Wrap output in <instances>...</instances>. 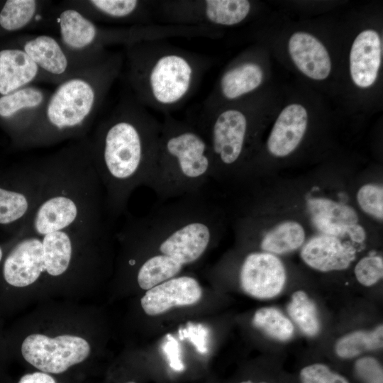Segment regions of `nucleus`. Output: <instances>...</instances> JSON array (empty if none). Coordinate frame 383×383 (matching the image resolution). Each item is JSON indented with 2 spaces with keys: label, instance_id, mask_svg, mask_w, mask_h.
<instances>
[{
  "label": "nucleus",
  "instance_id": "a211bd4d",
  "mask_svg": "<svg viewBox=\"0 0 383 383\" xmlns=\"http://www.w3.org/2000/svg\"><path fill=\"white\" fill-rule=\"evenodd\" d=\"M382 45L379 34L373 30L362 31L355 39L350 54L352 79L367 88L375 82L381 64Z\"/></svg>",
  "mask_w": 383,
  "mask_h": 383
},
{
  "label": "nucleus",
  "instance_id": "dca6fc26",
  "mask_svg": "<svg viewBox=\"0 0 383 383\" xmlns=\"http://www.w3.org/2000/svg\"><path fill=\"white\" fill-rule=\"evenodd\" d=\"M308 114L298 104L286 106L277 117L267 142L269 152L276 157L292 153L301 143L306 131Z\"/></svg>",
  "mask_w": 383,
  "mask_h": 383
},
{
  "label": "nucleus",
  "instance_id": "bb28decb",
  "mask_svg": "<svg viewBox=\"0 0 383 383\" xmlns=\"http://www.w3.org/2000/svg\"><path fill=\"white\" fill-rule=\"evenodd\" d=\"M355 274L362 285L370 287L377 283L383 276V260L380 256L362 258L355 267Z\"/></svg>",
  "mask_w": 383,
  "mask_h": 383
},
{
  "label": "nucleus",
  "instance_id": "cd10ccee",
  "mask_svg": "<svg viewBox=\"0 0 383 383\" xmlns=\"http://www.w3.org/2000/svg\"><path fill=\"white\" fill-rule=\"evenodd\" d=\"M300 379L301 383H349L344 377L320 363L303 368L300 372Z\"/></svg>",
  "mask_w": 383,
  "mask_h": 383
},
{
  "label": "nucleus",
  "instance_id": "2f4dec72",
  "mask_svg": "<svg viewBox=\"0 0 383 383\" xmlns=\"http://www.w3.org/2000/svg\"><path fill=\"white\" fill-rule=\"evenodd\" d=\"M240 383H254L250 380H247V381H243V382H241ZM259 383H265V382H259Z\"/></svg>",
  "mask_w": 383,
  "mask_h": 383
},
{
  "label": "nucleus",
  "instance_id": "39448f33",
  "mask_svg": "<svg viewBox=\"0 0 383 383\" xmlns=\"http://www.w3.org/2000/svg\"><path fill=\"white\" fill-rule=\"evenodd\" d=\"M90 353L86 339L69 334L52 338L34 333L28 335L21 345L23 359L38 370L50 374L65 372L86 360Z\"/></svg>",
  "mask_w": 383,
  "mask_h": 383
},
{
  "label": "nucleus",
  "instance_id": "f8f14e48",
  "mask_svg": "<svg viewBox=\"0 0 383 383\" xmlns=\"http://www.w3.org/2000/svg\"><path fill=\"white\" fill-rule=\"evenodd\" d=\"M23 232V238L11 249L3 266L5 281L15 287L32 285L43 274L40 241L35 235L27 231Z\"/></svg>",
  "mask_w": 383,
  "mask_h": 383
},
{
  "label": "nucleus",
  "instance_id": "5701e85b",
  "mask_svg": "<svg viewBox=\"0 0 383 383\" xmlns=\"http://www.w3.org/2000/svg\"><path fill=\"white\" fill-rule=\"evenodd\" d=\"M383 343V327L371 331H357L342 337L335 344L336 354L343 358H352L361 353L379 349Z\"/></svg>",
  "mask_w": 383,
  "mask_h": 383
},
{
  "label": "nucleus",
  "instance_id": "423d86ee",
  "mask_svg": "<svg viewBox=\"0 0 383 383\" xmlns=\"http://www.w3.org/2000/svg\"><path fill=\"white\" fill-rule=\"evenodd\" d=\"M167 24L185 26H233L250 13L248 0L163 1L157 3Z\"/></svg>",
  "mask_w": 383,
  "mask_h": 383
},
{
  "label": "nucleus",
  "instance_id": "4468645a",
  "mask_svg": "<svg viewBox=\"0 0 383 383\" xmlns=\"http://www.w3.org/2000/svg\"><path fill=\"white\" fill-rule=\"evenodd\" d=\"M261 66L253 61L245 60L228 68L221 76L213 92L205 99L201 114L216 109L220 101H233L258 88L263 81Z\"/></svg>",
  "mask_w": 383,
  "mask_h": 383
},
{
  "label": "nucleus",
  "instance_id": "20e7f679",
  "mask_svg": "<svg viewBox=\"0 0 383 383\" xmlns=\"http://www.w3.org/2000/svg\"><path fill=\"white\" fill-rule=\"evenodd\" d=\"M213 175V157L199 130L192 122L165 114L146 184L158 202L202 193Z\"/></svg>",
  "mask_w": 383,
  "mask_h": 383
},
{
  "label": "nucleus",
  "instance_id": "6ab92c4d",
  "mask_svg": "<svg viewBox=\"0 0 383 383\" xmlns=\"http://www.w3.org/2000/svg\"><path fill=\"white\" fill-rule=\"evenodd\" d=\"M289 52L296 66L306 76L315 80L328 77L331 70L328 52L313 35L294 33L289 41Z\"/></svg>",
  "mask_w": 383,
  "mask_h": 383
},
{
  "label": "nucleus",
  "instance_id": "c85d7f7f",
  "mask_svg": "<svg viewBox=\"0 0 383 383\" xmlns=\"http://www.w3.org/2000/svg\"><path fill=\"white\" fill-rule=\"evenodd\" d=\"M355 370L365 383H382V368L372 357L359 359L355 363Z\"/></svg>",
  "mask_w": 383,
  "mask_h": 383
},
{
  "label": "nucleus",
  "instance_id": "9d476101",
  "mask_svg": "<svg viewBox=\"0 0 383 383\" xmlns=\"http://www.w3.org/2000/svg\"><path fill=\"white\" fill-rule=\"evenodd\" d=\"M307 207L313 224L322 234L364 241L365 231L357 223V214L351 206L326 198H312L307 201Z\"/></svg>",
  "mask_w": 383,
  "mask_h": 383
},
{
  "label": "nucleus",
  "instance_id": "c756f323",
  "mask_svg": "<svg viewBox=\"0 0 383 383\" xmlns=\"http://www.w3.org/2000/svg\"><path fill=\"white\" fill-rule=\"evenodd\" d=\"M18 383H56V381L50 374L38 370L24 374Z\"/></svg>",
  "mask_w": 383,
  "mask_h": 383
},
{
  "label": "nucleus",
  "instance_id": "412c9836",
  "mask_svg": "<svg viewBox=\"0 0 383 383\" xmlns=\"http://www.w3.org/2000/svg\"><path fill=\"white\" fill-rule=\"evenodd\" d=\"M50 1L7 0L0 7V30L15 32L37 26Z\"/></svg>",
  "mask_w": 383,
  "mask_h": 383
},
{
  "label": "nucleus",
  "instance_id": "f257e3e1",
  "mask_svg": "<svg viewBox=\"0 0 383 383\" xmlns=\"http://www.w3.org/2000/svg\"><path fill=\"white\" fill-rule=\"evenodd\" d=\"M161 122L130 93L96 126L89 139L109 221L126 213L128 200L145 186L154 165Z\"/></svg>",
  "mask_w": 383,
  "mask_h": 383
},
{
  "label": "nucleus",
  "instance_id": "9b49d317",
  "mask_svg": "<svg viewBox=\"0 0 383 383\" xmlns=\"http://www.w3.org/2000/svg\"><path fill=\"white\" fill-rule=\"evenodd\" d=\"M62 4L73 8L98 23L148 24L153 2L139 0H66Z\"/></svg>",
  "mask_w": 383,
  "mask_h": 383
},
{
  "label": "nucleus",
  "instance_id": "f03ea898",
  "mask_svg": "<svg viewBox=\"0 0 383 383\" xmlns=\"http://www.w3.org/2000/svg\"><path fill=\"white\" fill-rule=\"evenodd\" d=\"M123 65V55L111 51L99 62L57 84L22 145L43 148L86 137Z\"/></svg>",
  "mask_w": 383,
  "mask_h": 383
},
{
  "label": "nucleus",
  "instance_id": "1a4fd4ad",
  "mask_svg": "<svg viewBox=\"0 0 383 383\" xmlns=\"http://www.w3.org/2000/svg\"><path fill=\"white\" fill-rule=\"evenodd\" d=\"M50 93L33 84L0 96V120L15 130L21 144Z\"/></svg>",
  "mask_w": 383,
  "mask_h": 383
},
{
  "label": "nucleus",
  "instance_id": "a878e982",
  "mask_svg": "<svg viewBox=\"0 0 383 383\" xmlns=\"http://www.w3.org/2000/svg\"><path fill=\"white\" fill-rule=\"evenodd\" d=\"M357 201L364 212L376 218L382 220V186L373 184H367L362 186L357 193Z\"/></svg>",
  "mask_w": 383,
  "mask_h": 383
},
{
  "label": "nucleus",
  "instance_id": "6e6552de",
  "mask_svg": "<svg viewBox=\"0 0 383 383\" xmlns=\"http://www.w3.org/2000/svg\"><path fill=\"white\" fill-rule=\"evenodd\" d=\"M239 278L245 293L257 299H270L282 290L286 272L282 262L275 255L255 252L245 257Z\"/></svg>",
  "mask_w": 383,
  "mask_h": 383
},
{
  "label": "nucleus",
  "instance_id": "473e14b6",
  "mask_svg": "<svg viewBox=\"0 0 383 383\" xmlns=\"http://www.w3.org/2000/svg\"><path fill=\"white\" fill-rule=\"evenodd\" d=\"M124 383H137L136 382L133 381V380H130V381H127Z\"/></svg>",
  "mask_w": 383,
  "mask_h": 383
},
{
  "label": "nucleus",
  "instance_id": "f3484780",
  "mask_svg": "<svg viewBox=\"0 0 383 383\" xmlns=\"http://www.w3.org/2000/svg\"><path fill=\"white\" fill-rule=\"evenodd\" d=\"M301 256L311 267L329 272L348 268L355 259V250L343 244L338 238L321 234L306 243Z\"/></svg>",
  "mask_w": 383,
  "mask_h": 383
},
{
  "label": "nucleus",
  "instance_id": "ddd939ff",
  "mask_svg": "<svg viewBox=\"0 0 383 383\" xmlns=\"http://www.w3.org/2000/svg\"><path fill=\"white\" fill-rule=\"evenodd\" d=\"M202 294V288L194 277L177 276L147 290L140 304L147 315L157 316L174 307L194 305Z\"/></svg>",
  "mask_w": 383,
  "mask_h": 383
},
{
  "label": "nucleus",
  "instance_id": "7c9ffc66",
  "mask_svg": "<svg viewBox=\"0 0 383 383\" xmlns=\"http://www.w3.org/2000/svg\"><path fill=\"white\" fill-rule=\"evenodd\" d=\"M2 256H3V252H2L1 248L0 247V262L1 261Z\"/></svg>",
  "mask_w": 383,
  "mask_h": 383
},
{
  "label": "nucleus",
  "instance_id": "0eeeda50",
  "mask_svg": "<svg viewBox=\"0 0 383 383\" xmlns=\"http://www.w3.org/2000/svg\"><path fill=\"white\" fill-rule=\"evenodd\" d=\"M16 45L21 48L46 77L49 83L58 84L104 60L87 58L70 52L57 36L48 34L26 35Z\"/></svg>",
  "mask_w": 383,
  "mask_h": 383
},
{
  "label": "nucleus",
  "instance_id": "393cba45",
  "mask_svg": "<svg viewBox=\"0 0 383 383\" xmlns=\"http://www.w3.org/2000/svg\"><path fill=\"white\" fill-rule=\"evenodd\" d=\"M253 325L270 337L287 340L294 333V326L280 311L272 307L258 309L252 318Z\"/></svg>",
  "mask_w": 383,
  "mask_h": 383
},
{
  "label": "nucleus",
  "instance_id": "b1692460",
  "mask_svg": "<svg viewBox=\"0 0 383 383\" xmlns=\"http://www.w3.org/2000/svg\"><path fill=\"white\" fill-rule=\"evenodd\" d=\"M287 311L304 333L309 336L316 335L319 330L317 310L305 292L297 291L292 294Z\"/></svg>",
  "mask_w": 383,
  "mask_h": 383
},
{
  "label": "nucleus",
  "instance_id": "2eb2a0df",
  "mask_svg": "<svg viewBox=\"0 0 383 383\" xmlns=\"http://www.w3.org/2000/svg\"><path fill=\"white\" fill-rule=\"evenodd\" d=\"M41 82L49 83L21 48L14 45L0 49V96Z\"/></svg>",
  "mask_w": 383,
  "mask_h": 383
},
{
  "label": "nucleus",
  "instance_id": "7ed1b4c3",
  "mask_svg": "<svg viewBox=\"0 0 383 383\" xmlns=\"http://www.w3.org/2000/svg\"><path fill=\"white\" fill-rule=\"evenodd\" d=\"M125 48L131 94L144 107L165 114H170L192 96L209 66L207 59L161 40Z\"/></svg>",
  "mask_w": 383,
  "mask_h": 383
},
{
  "label": "nucleus",
  "instance_id": "4be33fe9",
  "mask_svg": "<svg viewBox=\"0 0 383 383\" xmlns=\"http://www.w3.org/2000/svg\"><path fill=\"white\" fill-rule=\"evenodd\" d=\"M305 231L302 226L293 221L282 222L269 231L262 238L261 249L269 253L283 254L302 245Z\"/></svg>",
  "mask_w": 383,
  "mask_h": 383
},
{
  "label": "nucleus",
  "instance_id": "aec40b11",
  "mask_svg": "<svg viewBox=\"0 0 383 383\" xmlns=\"http://www.w3.org/2000/svg\"><path fill=\"white\" fill-rule=\"evenodd\" d=\"M37 162L39 173L33 186L23 191L0 187V225L20 221L25 225L28 219L39 199L43 179L41 164L40 160Z\"/></svg>",
  "mask_w": 383,
  "mask_h": 383
}]
</instances>
